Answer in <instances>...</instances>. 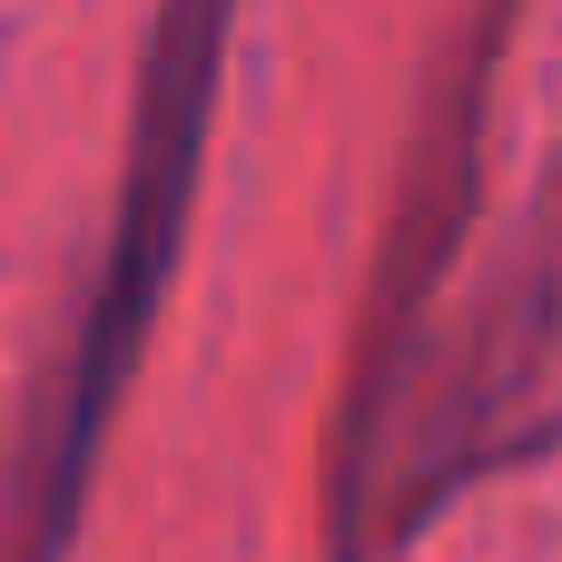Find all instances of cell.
<instances>
[{
    "label": "cell",
    "instance_id": "6da1fadb",
    "mask_svg": "<svg viewBox=\"0 0 562 562\" xmlns=\"http://www.w3.org/2000/svg\"><path fill=\"white\" fill-rule=\"evenodd\" d=\"M227 40H237V0H158L148 10L109 237L89 257V286L69 306L59 356L40 366V385H30L20 425H10L0 562H69V543H79L89 474L109 454L119 395H128V375L148 356L158 296H168L188 217H198V178H207V138H217V89H227Z\"/></svg>",
    "mask_w": 562,
    "mask_h": 562
},
{
    "label": "cell",
    "instance_id": "7a4b0ae2",
    "mask_svg": "<svg viewBox=\"0 0 562 562\" xmlns=\"http://www.w3.org/2000/svg\"><path fill=\"white\" fill-rule=\"evenodd\" d=\"M504 40H514V0H474V20L454 30L445 69H435V99L405 138V178H395V217H385V247H375V277H366V306H356V356H346V385H336V425H326V494L366 464L425 326L445 316L454 296V267H464V237L484 217V128H494V79H504Z\"/></svg>",
    "mask_w": 562,
    "mask_h": 562
}]
</instances>
